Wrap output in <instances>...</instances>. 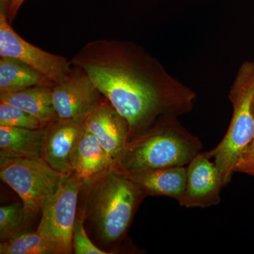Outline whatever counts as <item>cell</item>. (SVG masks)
I'll list each match as a JSON object with an SVG mask.
<instances>
[{
	"instance_id": "1",
	"label": "cell",
	"mask_w": 254,
	"mask_h": 254,
	"mask_svg": "<svg viewBox=\"0 0 254 254\" xmlns=\"http://www.w3.org/2000/svg\"><path fill=\"white\" fill-rule=\"evenodd\" d=\"M86 71L98 91L129 125V140L160 119L190 113L196 95L131 41L100 39L70 60Z\"/></svg>"
},
{
	"instance_id": "2",
	"label": "cell",
	"mask_w": 254,
	"mask_h": 254,
	"mask_svg": "<svg viewBox=\"0 0 254 254\" xmlns=\"http://www.w3.org/2000/svg\"><path fill=\"white\" fill-rule=\"evenodd\" d=\"M177 117L160 119L132 138L115 163V170L128 174L141 170L187 166L201 153L198 137L187 131Z\"/></svg>"
},
{
	"instance_id": "3",
	"label": "cell",
	"mask_w": 254,
	"mask_h": 254,
	"mask_svg": "<svg viewBox=\"0 0 254 254\" xmlns=\"http://www.w3.org/2000/svg\"><path fill=\"white\" fill-rule=\"evenodd\" d=\"M229 99L233 113L228 129L213 149L204 152L213 160L224 187L231 182L240 155L254 138V62L241 65Z\"/></svg>"
},
{
	"instance_id": "4",
	"label": "cell",
	"mask_w": 254,
	"mask_h": 254,
	"mask_svg": "<svg viewBox=\"0 0 254 254\" xmlns=\"http://www.w3.org/2000/svg\"><path fill=\"white\" fill-rule=\"evenodd\" d=\"M143 196L126 174L111 170L103 175L95 190L93 215L105 241L115 242L125 236Z\"/></svg>"
},
{
	"instance_id": "5",
	"label": "cell",
	"mask_w": 254,
	"mask_h": 254,
	"mask_svg": "<svg viewBox=\"0 0 254 254\" xmlns=\"http://www.w3.org/2000/svg\"><path fill=\"white\" fill-rule=\"evenodd\" d=\"M66 177L43 158L0 157L1 180L21 198L27 218L41 211Z\"/></svg>"
},
{
	"instance_id": "6",
	"label": "cell",
	"mask_w": 254,
	"mask_h": 254,
	"mask_svg": "<svg viewBox=\"0 0 254 254\" xmlns=\"http://www.w3.org/2000/svg\"><path fill=\"white\" fill-rule=\"evenodd\" d=\"M83 182L74 173L65 177L59 189L46 200L42 208L37 231L53 245L57 254L72 252L73 230Z\"/></svg>"
},
{
	"instance_id": "7",
	"label": "cell",
	"mask_w": 254,
	"mask_h": 254,
	"mask_svg": "<svg viewBox=\"0 0 254 254\" xmlns=\"http://www.w3.org/2000/svg\"><path fill=\"white\" fill-rule=\"evenodd\" d=\"M0 57H9L27 64L55 83L71 72L72 64L64 57L52 54L28 43L11 26L6 12L0 9Z\"/></svg>"
},
{
	"instance_id": "8",
	"label": "cell",
	"mask_w": 254,
	"mask_h": 254,
	"mask_svg": "<svg viewBox=\"0 0 254 254\" xmlns=\"http://www.w3.org/2000/svg\"><path fill=\"white\" fill-rule=\"evenodd\" d=\"M103 96L84 70L72 65L69 74L53 86V99L59 119H86Z\"/></svg>"
},
{
	"instance_id": "9",
	"label": "cell",
	"mask_w": 254,
	"mask_h": 254,
	"mask_svg": "<svg viewBox=\"0 0 254 254\" xmlns=\"http://www.w3.org/2000/svg\"><path fill=\"white\" fill-rule=\"evenodd\" d=\"M224 187L216 165L201 152L187 165L186 186L177 202L187 208L213 206L220 203Z\"/></svg>"
},
{
	"instance_id": "10",
	"label": "cell",
	"mask_w": 254,
	"mask_h": 254,
	"mask_svg": "<svg viewBox=\"0 0 254 254\" xmlns=\"http://www.w3.org/2000/svg\"><path fill=\"white\" fill-rule=\"evenodd\" d=\"M84 127L85 120L58 119L45 127L42 158L64 176L73 173V152Z\"/></svg>"
},
{
	"instance_id": "11",
	"label": "cell",
	"mask_w": 254,
	"mask_h": 254,
	"mask_svg": "<svg viewBox=\"0 0 254 254\" xmlns=\"http://www.w3.org/2000/svg\"><path fill=\"white\" fill-rule=\"evenodd\" d=\"M85 126L115 163L129 141V125L126 119L103 95L87 115Z\"/></svg>"
},
{
	"instance_id": "12",
	"label": "cell",
	"mask_w": 254,
	"mask_h": 254,
	"mask_svg": "<svg viewBox=\"0 0 254 254\" xmlns=\"http://www.w3.org/2000/svg\"><path fill=\"white\" fill-rule=\"evenodd\" d=\"M114 165L113 159L85 126L73 152V173L83 182H91L103 176Z\"/></svg>"
},
{
	"instance_id": "13",
	"label": "cell",
	"mask_w": 254,
	"mask_h": 254,
	"mask_svg": "<svg viewBox=\"0 0 254 254\" xmlns=\"http://www.w3.org/2000/svg\"><path fill=\"white\" fill-rule=\"evenodd\" d=\"M126 175L145 195L170 197L178 201L186 186L187 166L151 169Z\"/></svg>"
},
{
	"instance_id": "14",
	"label": "cell",
	"mask_w": 254,
	"mask_h": 254,
	"mask_svg": "<svg viewBox=\"0 0 254 254\" xmlns=\"http://www.w3.org/2000/svg\"><path fill=\"white\" fill-rule=\"evenodd\" d=\"M0 101L14 105L45 125L59 119L53 99V86H36L21 91L1 93Z\"/></svg>"
},
{
	"instance_id": "15",
	"label": "cell",
	"mask_w": 254,
	"mask_h": 254,
	"mask_svg": "<svg viewBox=\"0 0 254 254\" xmlns=\"http://www.w3.org/2000/svg\"><path fill=\"white\" fill-rule=\"evenodd\" d=\"M45 127L28 129L0 126V157L42 158Z\"/></svg>"
},
{
	"instance_id": "16",
	"label": "cell",
	"mask_w": 254,
	"mask_h": 254,
	"mask_svg": "<svg viewBox=\"0 0 254 254\" xmlns=\"http://www.w3.org/2000/svg\"><path fill=\"white\" fill-rule=\"evenodd\" d=\"M55 83L27 64L9 57H0V94Z\"/></svg>"
},
{
	"instance_id": "17",
	"label": "cell",
	"mask_w": 254,
	"mask_h": 254,
	"mask_svg": "<svg viewBox=\"0 0 254 254\" xmlns=\"http://www.w3.org/2000/svg\"><path fill=\"white\" fill-rule=\"evenodd\" d=\"M1 254H57L53 245L38 231L23 232L1 242Z\"/></svg>"
},
{
	"instance_id": "18",
	"label": "cell",
	"mask_w": 254,
	"mask_h": 254,
	"mask_svg": "<svg viewBox=\"0 0 254 254\" xmlns=\"http://www.w3.org/2000/svg\"><path fill=\"white\" fill-rule=\"evenodd\" d=\"M27 218L23 205L19 203L0 208V240L5 242L17 236Z\"/></svg>"
},
{
	"instance_id": "19",
	"label": "cell",
	"mask_w": 254,
	"mask_h": 254,
	"mask_svg": "<svg viewBox=\"0 0 254 254\" xmlns=\"http://www.w3.org/2000/svg\"><path fill=\"white\" fill-rule=\"evenodd\" d=\"M0 126L39 129L46 125L24 110L0 101Z\"/></svg>"
},
{
	"instance_id": "20",
	"label": "cell",
	"mask_w": 254,
	"mask_h": 254,
	"mask_svg": "<svg viewBox=\"0 0 254 254\" xmlns=\"http://www.w3.org/2000/svg\"><path fill=\"white\" fill-rule=\"evenodd\" d=\"M83 218V217H82ZM80 218L75 222L73 230L72 248L76 254H107L100 250L90 240L83 225V218Z\"/></svg>"
},
{
	"instance_id": "21",
	"label": "cell",
	"mask_w": 254,
	"mask_h": 254,
	"mask_svg": "<svg viewBox=\"0 0 254 254\" xmlns=\"http://www.w3.org/2000/svg\"><path fill=\"white\" fill-rule=\"evenodd\" d=\"M235 172L250 176L254 173V138L240 155Z\"/></svg>"
},
{
	"instance_id": "22",
	"label": "cell",
	"mask_w": 254,
	"mask_h": 254,
	"mask_svg": "<svg viewBox=\"0 0 254 254\" xmlns=\"http://www.w3.org/2000/svg\"><path fill=\"white\" fill-rule=\"evenodd\" d=\"M26 0H9V5L6 9V14L10 23L14 21L20 8Z\"/></svg>"
},
{
	"instance_id": "23",
	"label": "cell",
	"mask_w": 254,
	"mask_h": 254,
	"mask_svg": "<svg viewBox=\"0 0 254 254\" xmlns=\"http://www.w3.org/2000/svg\"><path fill=\"white\" fill-rule=\"evenodd\" d=\"M9 2V0H0V9L3 10L6 12Z\"/></svg>"
},
{
	"instance_id": "24",
	"label": "cell",
	"mask_w": 254,
	"mask_h": 254,
	"mask_svg": "<svg viewBox=\"0 0 254 254\" xmlns=\"http://www.w3.org/2000/svg\"><path fill=\"white\" fill-rule=\"evenodd\" d=\"M252 177H254V174H252Z\"/></svg>"
}]
</instances>
